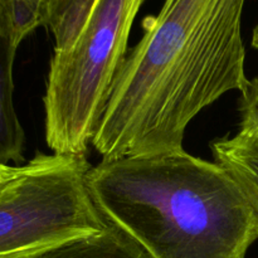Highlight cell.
Returning <instances> with one entry per match:
<instances>
[{
  "mask_svg": "<svg viewBox=\"0 0 258 258\" xmlns=\"http://www.w3.org/2000/svg\"><path fill=\"white\" fill-rule=\"evenodd\" d=\"M18 47L0 30V164L24 161L25 134L14 106V60Z\"/></svg>",
  "mask_w": 258,
  "mask_h": 258,
  "instance_id": "cell-6",
  "label": "cell"
},
{
  "mask_svg": "<svg viewBox=\"0 0 258 258\" xmlns=\"http://www.w3.org/2000/svg\"><path fill=\"white\" fill-rule=\"evenodd\" d=\"M86 155L38 153L0 191V258H30L102 231Z\"/></svg>",
  "mask_w": 258,
  "mask_h": 258,
  "instance_id": "cell-4",
  "label": "cell"
},
{
  "mask_svg": "<svg viewBox=\"0 0 258 258\" xmlns=\"http://www.w3.org/2000/svg\"><path fill=\"white\" fill-rule=\"evenodd\" d=\"M246 0H165L143 22L92 146L102 160L184 150L194 117L229 91H243Z\"/></svg>",
  "mask_w": 258,
  "mask_h": 258,
  "instance_id": "cell-1",
  "label": "cell"
},
{
  "mask_svg": "<svg viewBox=\"0 0 258 258\" xmlns=\"http://www.w3.org/2000/svg\"><path fill=\"white\" fill-rule=\"evenodd\" d=\"M30 258H153L113 224L102 231L47 249Z\"/></svg>",
  "mask_w": 258,
  "mask_h": 258,
  "instance_id": "cell-8",
  "label": "cell"
},
{
  "mask_svg": "<svg viewBox=\"0 0 258 258\" xmlns=\"http://www.w3.org/2000/svg\"><path fill=\"white\" fill-rule=\"evenodd\" d=\"M252 47L258 50V25L253 29V34H252Z\"/></svg>",
  "mask_w": 258,
  "mask_h": 258,
  "instance_id": "cell-11",
  "label": "cell"
},
{
  "mask_svg": "<svg viewBox=\"0 0 258 258\" xmlns=\"http://www.w3.org/2000/svg\"><path fill=\"white\" fill-rule=\"evenodd\" d=\"M81 0H0V30L19 47L40 27L54 32Z\"/></svg>",
  "mask_w": 258,
  "mask_h": 258,
  "instance_id": "cell-5",
  "label": "cell"
},
{
  "mask_svg": "<svg viewBox=\"0 0 258 258\" xmlns=\"http://www.w3.org/2000/svg\"><path fill=\"white\" fill-rule=\"evenodd\" d=\"M145 0H82L52 33L43 98L53 153L86 155L126 59L134 20Z\"/></svg>",
  "mask_w": 258,
  "mask_h": 258,
  "instance_id": "cell-3",
  "label": "cell"
},
{
  "mask_svg": "<svg viewBox=\"0 0 258 258\" xmlns=\"http://www.w3.org/2000/svg\"><path fill=\"white\" fill-rule=\"evenodd\" d=\"M98 211L153 258H246L258 216L219 164L186 151L91 166Z\"/></svg>",
  "mask_w": 258,
  "mask_h": 258,
  "instance_id": "cell-2",
  "label": "cell"
},
{
  "mask_svg": "<svg viewBox=\"0 0 258 258\" xmlns=\"http://www.w3.org/2000/svg\"><path fill=\"white\" fill-rule=\"evenodd\" d=\"M19 166H13V165H2L0 164V191L5 188L8 183L12 180L18 173Z\"/></svg>",
  "mask_w": 258,
  "mask_h": 258,
  "instance_id": "cell-10",
  "label": "cell"
},
{
  "mask_svg": "<svg viewBox=\"0 0 258 258\" xmlns=\"http://www.w3.org/2000/svg\"><path fill=\"white\" fill-rule=\"evenodd\" d=\"M239 112V133H258V77L249 80L246 88L241 92Z\"/></svg>",
  "mask_w": 258,
  "mask_h": 258,
  "instance_id": "cell-9",
  "label": "cell"
},
{
  "mask_svg": "<svg viewBox=\"0 0 258 258\" xmlns=\"http://www.w3.org/2000/svg\"><path fill=\"white\" fill-rule=\"evenodd\" d=\"M217 164L234 179L258 216V133H239L212 143Z\"/></svg>",
  "mask_w": 258,
  "mask_h": 258,
  "instance_id": "cell-7",
  "label": "cell"
}]
</instances>
